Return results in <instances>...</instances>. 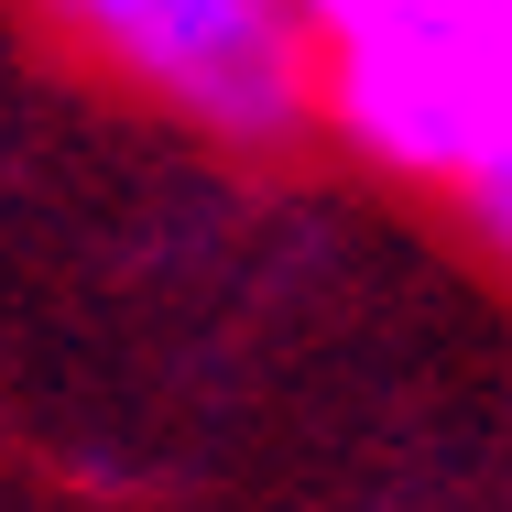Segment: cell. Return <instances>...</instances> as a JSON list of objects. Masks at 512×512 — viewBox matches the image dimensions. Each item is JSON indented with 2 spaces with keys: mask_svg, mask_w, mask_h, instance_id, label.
<instances>
[{
  "mask_svg": "<svg viewBox=\"0 0 512 512\" xmlns=\"http://www.w3.org/2000/svg\"><path fill=\"white\" fill-rule=\"evenodd\" d=\"M469 207H480V229L502 240V262H512V164H502V175H480V186H469Z\"/></svg>",
  "mask_w": 512,
  "mask_h": 512,
  "instance_id": "obj_3",
  "label": "cell"
},
{
  "mask_svg": "<svg viewBox=\"0 0 512 512\" xmlns=\"http://www.w3.org/2000/svg\"><path fill=\"white\" fill-rule=\"evenodd\" d=\"M109 66L197 109L218 131L262 142L306 109V22L295 0H55Z\"/></svg>",
  "mask_w": 512,
  "mask_h": 512,
  "instance_id": "obj_2",
  "label": "cell"
},
{
  "mask_svg": "<svg viewBox=\"0 0 512 512\" xmlns=\"http://www.w3.org/2000/svg\"><path fill=\"white\" fill-rule=\"evenodd\" d=\"M327 44V120L393 175L512 164V0H295Z\"/></svg>",
  "mask_w": 512,
  "mask_h": 512,
  "instance_id": "obj_1",
  "label": "cell"
}]
</instances>
